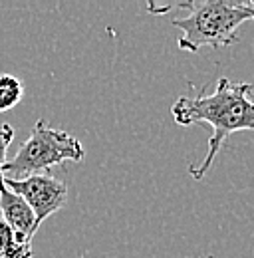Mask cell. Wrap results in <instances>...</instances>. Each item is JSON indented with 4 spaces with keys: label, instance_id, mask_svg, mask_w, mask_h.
<instances>
[{
    "label": "cell",
    "instance_id": "obj_1",
    "mask_svg": "<svg viewBox=\"0 0 254 258\" xmlns=\"http://www.w3.org/2000/svg\"><path fill=\"white\" fill-rule=\"evenodd\" d=\"M252 84L248 82H230L221 78L213 94L179 97L171 115L179 125H211L213 135L209 139V149L201 165H190L189 173L193 179L201 181L207 171L213 167L224 141L236 131H254V101L250 99Z\"/></svg>",
    "mask_w": 254,
    "mask_h": 258
},
{
    "label": "cell",
    "instance_id": "obj_2",
    "mask_svg": "<svg viewBox=\"0 0 254 258\" xmlns=\"http://www.w3.org/2000/svg\"><path fill=\"white\" fill-rule=\"evenodd\" d=\"M187 8L189 14L183 18H173V26L181 30L179 50L199 52L209 46L222 50L238 42V28L250 20V12L244 4L224 2V0H205L179 4Z\"/></svg>",
    "mask_w": 254,
    "mask_h": 258
},
{
    "label": "cell",
    "instance_id": "obj_3",
    "mask_svg": "<svg viewBox=\"0 0 254 258\" xmlns=\"http://www.w3.org/2000/svg\"><path fill=\"white\" fill-rule=\"evenodd\" d=\"M86 151L74 135L68 131L50 127L44 119L36 121L30 137L18 147L12 159L4 163L2 177L24 179L30 175H46L52 167L66 161H82Z\"/></svg>",
    "mask_w": 254,
    "mask_h": 258
},
{
    "label": "cell",
    "instance_id": "obj_4",
    "mask_svg": "<svg viewBox=\"0 0 254 258\" xmlns=\"http://www.w3.org/2000/svg\"><path fill=\"white\" fill-rule=\"evenodd\" d=\"M4 185L22 197L26 205L32 209L38 226L42 225L48 217L58 213L68 201V187L62 181H58L52 175H30L24 179H6Z\"/></svg>",
    "mask_w": 254,
    "mask_h": 258
},
{
    "label": "cell",
    "instance_id": "obj_5",
    "mask_svg": "<svg viewBox=\"0 0 254 258\" xmlns=\"http://www.w3.org/2000/svg\"><path fill=\"white\" fill-rule=\"evenodd\" d=\"M0 213H2V221L10 226L18 236L32 240V236L38 230L36 217L32 213V209L26 205V201L16 193H12L6 185H4V177L0 173Z\"/></svg>",
    "mask_w": 254,
    "mask_h": 258
},
{
    "label": "cell",
    "instance_id": "obj_6",
    "mask_svg": "<svg viewBox=\"0 0 254 258\" xmlns=\"http://www.w3.org/2000/svg\"><path fill=\"white\" fill-rule=\"evenodd\" d=\"M0 258H32V240L18 236L0 219Z\"/></svg>",
    "mask_w": 254,
    "mask_h": 258
},
{
    "label": "cell",
    "instance_id": "obj_7",
    "mask_svg": "<svg viewBox=\"0 0 254 258\" xmlns=\"http://www.w3.org/2000/svg\"><path fill=\"white\" fill-rule=\"evenodd\" d=\"M24 96V86L16 76L2 74L0 76V113L12 109L14 105L20 103Z\"/></svg>",
    "mask_w": 254,
    "mask_h": 258
},
{
    "label": "cell",
    "instance_id": "obj_8",
    "mask_svg": "<svg viewBox=\"0 0 254 258\" xmlns=\"http://www.w3.org/2000/svg\"><path fill=\"white\" fill-rule=\"evenodd\" d=\"M14 139V127L8 123H0V173L4 163L8 161V147Z\"/></svg>",
    "mask_w": 254,
    "mask_h": 258
},
{
    "label": "cell",
    "instance_id": "obj_9",
    "mask_svg": "<svg viewBox=\"0 0 254 258\" xmlns=\"http://www.w3.org/2000/svg\"><path fill=\"white\" fill-rule=\"evenodd\" d=\"M244 6H246L248 12H250V20H254V2H244Z\"/></svg>",
    "mask_w": 254,
    "mask_h": 258
}]
</instances>
